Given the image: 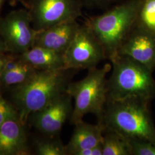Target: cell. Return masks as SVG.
<instances>
[{"instance_id": "2", "label": "cell", "mask_w": 155, "mask_h": 155, "mask_svg": "<svg viewBox=\"0 0 155 155\" xmlns=\"http://www.w3.org/2000/svg\"><path fill=\"white\" fill-rule=\"evenodd\" d=\"M149 102L139 99H108L101 122L106 129L119 133L129 140L155 143V124Z\"/></svg>"}, {"instance_id": "16", "label": "cell", "mask_w": 155, "mask_h": 155, "mask_svg": "<svg viewBox=\"0 0 155 155\" xmlns=\"http://www.w3.org/2000/svg\"><path fill=\"white\" fill-rule=\"evenodd\" d=\"M36 70L32 66L22 61L16 68L2 74L0 76V85L4 87L17 86L25 82Z\"/></svg>"}, {"instance_id": "1", "label": "cell", "mask_w": 155, "mask_h": 155, "mask_svg": "<svg viewBox=\"0 0 155 155\" xmlns=\"http://www.w3.org/2000/svg\"><path fill=\"white\" fill-rule=\"evenodd\" d=\"M77 70H36L12 93L13 105L20 121L25 125L30 115L44 108L56 97L66 92L71 79Z\"/></svg>"}, {"instance_id": "4", "label": "cell", "mask_w": 155, "mask_h": 155, "mask_svg": "<svg viewBox=\"0 0 155 155\" xmlns=\"http://www.w3.org/2000/svg\"><path fill=\"white\" fill-rule=\"evenodd\" d=\"M112 72L107 79L108 99H139L150 102L155 98L152 71L126 56L118 55L111 61Z\"/></svg>"}, {"instance_id": "18", "label": "cell", "mask_w": 155, "mask_h": 155, "mask_svg": "<svg viewBox=\"0 0 155 155\" xmlns=\"http://www.w3.org/2000/svg\"><path fill=\"white\" fill-rule=\"evenodd\" d=\"M138 21L155 32V0H143Z\"/></svg>"}, {"instance_id": "7", "label": "cell", "mask_w": 155, "mask_h": 155, "mask_svg": "<svg viewBox=\"0 0 155 155\" xmlns=\"http://www.w3.org/2000/svg\"><path fill=\"white\" fill-rule=\"evenodd\" d=\"M37 33L28 10H15L0 18V35L8 52L19 55L31 48Z\"/></svg>"}, {"instance_id": "19", "label": "cell", "mask_w": 155, "mask_h": 155, "mask_svg": "<svg viewBox=\"0 0 155 155\" xmlns=\"http://www.w3.org/2000/svg\"><path fill=\"white\" fill-rule=\"evenodd\" d=\"M12 119H18L16 107L4 98L0 91V125Z\"/></svg>"}, {"instance_id": "21", "label": "cell", "mask_w": 155, "mask_h": 155, "mask_svg": "<svg viewBox=\"0 0 155 155\" xmlns=\"http://www.w3.org/2000/svg\"><path fill=\"white\" fill-rule=\"evenodd\" d=\"M81 5L87 6L102 7L110 4L117 1V0H78Z\"/></svg>"}, {"instance_id": "8", "label": "cell", "mask_w": 155, "mask_h": 155, "mask_svg": "<svg viewBox=\"0 0 155 155\" xmlns=\"http://www.w3.org/2000/svg\"><path fill=\"white\" fill-rule=\"evenodd\" d=\"M64 57L65 68L77 70L94 68L107 59L102 46L86 24L81 25Z\"/></svg>"}, {"instance_id": "11", "label": "cell", "mask_w": 155, "mask_h": 155, "mask_svg": "<svg viewBox=\"0 0 155 155\" xmlns=\"http://www.w3.org/2000/svg\"><path fill=\"white\" fill-rule=\"evenodd\" d=\"M80 27L77 20H72L38 31L33 46L45 47L64 54Z\"/></svg>"}, {"instance_id": "22", "label": "cell", "mask_w": 155, "mask_h": 155, "mask_svg": "<svg viewBox=\"0 0 155 155\" xmlns=\"http://www.w3.org/2000/svg\"><path fill=\"white\" fill-rule=\"evenodd\" d=\"M72 155H103L102 144L92 148L79 150L74 152Z\"/></svg>"}, {"instance_id": "24", "label": "cell", "mask_w": 155, "mask_h": 155, "mask_svg": "<svg viewBox=\"0 0 155 155\" xmlns=\"http://www.w3.org/2000/svg\"><path fill=\"white\" fill-rule=\"evenodd\" d=\"M6 52H7V50H6L5 42L0 35V54L6 53Z\"/></svg>"}, {"instance_id": "25", "label": "cell", "mask_w": 155, "mask_h": 155, "mask_svg": "<svg viewBox=\"0 0 155 155\" xmlns=\"http://www.w3.org/2000/svg\"><path fill=\"white\" fill-rule=\"evenodd\" d=\"M6 0H0V11L2 7V6L4 5V2H5Z\"/></svg>"}, {"instance_id": "23", "label": "cell", "mask_w": 155, "mask_h": 155, "mask_svg": "<svg viewBox=\"0 0 155 155\" xmlns=\"http://www.w3.org/2000/svg\"><path fill=\"white\" fill-rule=\"evenodd\" d=\"M11 58L12 56L6 54L5 53L0 54V76L4 72L7 62Z\"/></svg>"}, {"instance_id": "10", "label": "cell", "mask_w": 155, "mask_h": 155, "mask_svg": "<svg viewBox=\"0 0 155 155\" xmlns=\"http://www.w3.org/2000/svg\"><path fill=\"white\" fill-rule=\"evenodd\" d=\"M72 97L64 93L33 114V125L48 137H55L72 114Z\"/></svg>"}, {"instance_id": "15", "label": "cell", "mask_w": 155, "mask_h": 155, "mask_svg": "<svg viewBox=\"0 0 155 155\" xmlns=\"http://www.w3.org/2000/svg\"><path fill=\"white\" fill-rule=\"evenodd\" d=\"M102 147L103 155H132L129 140L119 133L106 128Z\"/></svg>"}, {"instance_id": "6", "label": "cell", "mask_w": 155, "mask_h": 155, "mask_svg": "<svg viewBox=\"0 0 155 155\" xmlns=\"http://www.w3.org/2000/svg\"><path fill=\"white\" fill-rule=\"evenodd\" d=\"M28 1L32 24L37 31L77 20L81 15V4L78 0Z\"/></svg>"}, {"instance_id": "9", "label": "cell", "mask_w": 155, "mask_h": 155, "mask_svg": "<svg viewBox=\"0 0 155 155\" xmlns=\"http://www.w3.org/2000/svg\"><path fill=\"white\" fill-rule=\"evenodd\" d=\"M118 55L127 56L153 71L155 69V32L137 21Z\"/></svg>"}, {"instance_id": "17", "label": "cell", "mask_w": 155, "mask_h": 155, "mask_svg": "<svg viewBox=\"0 0 155 155\" xmlns=\"http://www.w3.org/2000/svg\"><path fill=\"white\" fill-rule=\"evenodd\" d=\"M35 148L37 154L39 155H67L66 146L55 137L36 141Z\"/></svg>"}, {"instance_id": "12", "label": "cell", "mask_w": 155, "mask_h": 155, "mask_svg": "<svg viewBox=\"0 0 155 155\" xmlns=\"http://www.w3.org/2000/svg\"><path fill=\"white\" fill-rule=\"evenodd\" d=\"M29 153L24 125L12 119L0 125V155H24Z\"/></svg>"}, {"instance_id": "20", "label": "cell", "mask_w": 155, "mask_h": 155, "mask_svg": "<svg viewBox=\"0 0 155 155\" xmlns=\"http://www.w3.org/2000/svg\"><path fill=\"white\" fill-rule=\"evenodd\" d=\"M132 155H155V143L143 140H129Z\"/></svg>"}, {"instance_id": "5", "label": "cell", "mask_w": 155, "mask_h": 155, "mask_svg": "<svg viewBox=\"0 0 155 155\" xmlns=\"http://www.w3.org/2000/svg\"><path fill=\"white\" fill-rule=\"evenodd\" d=\"M111 68V64L106 63L101 68L90 69L83 79L68 84L66 93L74 100L70 117L72 124L83 121L87 114H94L101 122L108 100L106 76Z\"/></svg>"}, {"instance_id": "13", "label": "cell", "mask_w": 155, "mask_h": 155, "mask_svg": "<svg viewBox=\"0 0 155 155\" xmlns=\"http://www.w3.org/2000/svg\"><path fill=\"white\" fill-rule=\"evenodd\" d=\"M105 127L101 122L96 125L82 121L75 125L72 136L66 146L67 155L79 150L92 148L102 144Z\"/></svg>"}, {"instance_id": "26", "label": "cell", "mask_w": 155, "mask_h": 155, "mask_svg": "<svg viewBox=\"0 0 155 155\" xmlns=\"http://www.w3.org/2000/svg\"><path fill=\"white\" fill-rule=\"evenodd\" d=\"M22 1H28V0H22Z\"/></svg>"}, {"instance_id": "3", "label": "cell", "mask_w": 155, "mask_h": 155, "mask_svg": "<svg viewBox=\"0 0 155 155\" xmlns=\"http://www.w3.org/2000/svg\"><path fill=\"white\" fill-rule=\"evenodd\" d=\"M143 0H127L85 24L102 46L106 58L111 61L118 54L122 43L138 21Z\"/></svg>"}, {"instance_id": "14", "label": "cell", "mask_w": 155, "mask_h": 155, "mask_svg": "<svg viewBox=\"0 0 155 155\" xmlns=\"http://www.w3.org/2000/svg\"><path fill=\"white\" fill-rule=\"evenodd\" d=\"M18 58L36 70H56L64 69V54L39 46L31 48L18 55Z\"/></svg>"}]
</instances>
